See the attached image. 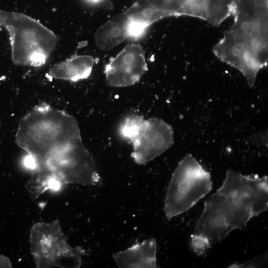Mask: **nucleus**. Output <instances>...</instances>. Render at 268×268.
Wrapping results in <instances>:
<instances>
[{
	"label": "nucleus",
	"mask_w": 268,
	"mask_h": 268,
	"mask_svg": "<svg viewBox=\"0 0 268 268\" xmlns=\"http://www.w3.org/2000/svg\"><path fill=\"white\" fill-rule=\"evenodd\" d=\"M267 255H262L242 264H233L231 268H255L266 265Z\"/></svg>",
	"instance_id": "a211bd4d"
},
{
	"label": "nucleus",
	"mask_w": 268,
	"mask_h": 268,
	"mask_svg": "<svg viewBox=\"0 0 268 268\" xmlns=\"http://www.w3.org/2000/svg\"><path fill=\"white\" fill-rule=\"evenodd\" d=\"M101 3L106 9H111L113 8L111 0H101Z\"/></svg>",
	"instance_id": "aec40b11"
},
{
	"label": "nucleus",
	"mask_w": 268,
	"mask_h": 268,
	"mask_svg": "<svg viewBox=\"0 0 268 268\" xmlns=\"http://www.w3.org/2000/svg\"><path fill=\"white\" fill-rule=\"evenodd\" d=\"M223 42L257 73L268 65V21L234 15Z\"/></svg>",
	"instance_id": "423d86ee"
},
{
	"label": "nucleus",
	"mask_w": 268,
	"mask_h": 268,
	"mask_svg": "<svg viewBox=\"0 0 268 268\" xmlns=\"http://www.w3.org/2000/svg\"><path fill=\"white\" fill-rule=\"evenodd\" d=\"M212 188L210 173L191 155L178 164L167 189L164 211L168 220L192 207Z\"/></svg>",
	"instance_id": "20e7f679"
},
{
	"label": "nucleus",
	"mask_w": 268,
	"mask_h": 268,
	"mask_svg": "<svg viewBox=\"0 0 268 268\" xmlns=\"http://www.w3.org/2000/svg\"><path fill=\"white\" fill-rule=\"evenodd\" d=\"M0 26L8 32L11 59L15 65L42 66L56 47L58 38L55 34L23 13L0 9Z\"/></svg>",
	"instance_id": "7ed1b4c3"
},
{
	"label": "nucleus",
	"mask_w": 268,
	"mask_h": 268,
	"mask_svg": "<svg viewBox=\"0 0 268 268\" xmlns=\"http://www.w3.org/2000/svg\"><path fill=\"white\" fill-rule=\"evenodd\" d=\"M42 164L52 169L65 185L94 186L101 181L94 160L82 143L56 154Z\"/></svg>",
	"instance_id": "0eeeda50"
},
{
	"label": "nucleus",
	"mask_w": 268,
	"mask_h": 268,
	"mask_svg": "<svg viewBox=\"0 0 268 268\" xmlns=\"http://www.w3.org/2000/svg\"><path fill=\"white\" fill-rule=\"evenodd\" d=\"M147 123V119L138 114H130L122 121L118 129V132L123 139L133 143L144 131Z\"/></svg>",
	"instance_id": "dca6fc26"
},
{
	"label": "nucleus",
	"mask_w": 268,
	"mask_h": 268,
	"mask_svg": "<svg viewBox=\"0 0 268 268\" xmlns=\"http://www.w3.org/2000/svg\"><path fill=\"white\" fill-rule=\"evenodd\" d=\"M15 141L37 165L82 143L76 119L45 103L35 107L20 120Z\"/></svg>",
	"instance_id": "f03ea898"
},
{
	"label": "nucleus",
	"mask_w": 268,
	"mask_h": 268,
	"mask_svg": "<svg viewBox=\"0 0 268 268\" xmlns=\"http://www.w3.org/2000/svg\"><path fill=\"white\" fill-rule=\"evenodd\" d=\"M30 251L37 268H79L85 251L70 246L58 220L40 222L30 232Z\"/></svg>",
	"instance_id": "39448f33"
},
{
	"label": "nucleus",
	"mask_w": 268,
	"mask_h": 268,
	"mask_svg": "<svg viewBox=\"0 0 268 268\" xmlns=\"http://www.w3.org/2000/svg\"><path fill=\"white\" fill-rule=\"evenodd\" d=\"M132 21L125 12L104 23L94 35L97 47L103 51L111 50L131 38Z\"/></svg>",
	"instance_id": "9b49d317"
},
{
	"label": "nucleus",
	"mask_w": 268,
	"mask_h": 268,
	"mask_svg": "<svg viewBox=\"0 0 268 268\" xmlns=\"http://www.w3.org/2000/svg\"><path fill=\"white\" fill-rule=\"evenodd\" d=\"M191 237L192 247L199 256L204 254L206 251L211 247L208 240L202 236L195 234Z\"/></svg>",
	"instance_id": "f3484780"
},
{
	"label": "nucleus",
	"mask_w": 268,
	"mask_h": 268,
	"mask_svg": "<svg viewBox=\"0 0 268 268\" xmlns=\"http://www.w3.org/2000/svg\"><path fill=\"white\" fill-rule=\"evenodd\" d=\"M157 243L150 238L136 243L124 251L114 253L113 258L120 268H158Z\"/></svg>",
	"instance_id": "f8f14e48"
},
{
	"label": "nucleus",
	"mask_w": 268,
	"mask_h": 268,
	"mask_svg": "<svg viewBox=\"0 0 268 268\" xmlns=\"http://www.w3.org/2000/svg\"><path fill=\"white\" fill-rule=\"evenodd\" d=\"M268 208L267 176H246L228 169L221 187L204 201L195 234L206 238L211 245L232 231L245 228L252 218Z\"/></svg>",
	"instance_id": "f257e3e1"
},
{
	"label": "nucleus",
	"mask_w": 268,
	"mask_h": 268,
	"mask_svg": "<svg viewBox=\"0 0 268 268\" xmlns=\"http://www.w3.org/2000/svg\"><path fill=\"white\" fill-rule=\"evenodd\" d=\"M124 12L132 21L146 28L171 16L188 15L205 19L204 0H137Z\"/></svg>",
	"instance_id": "6e6552de"
},
{
	"label": "nucleus",
	"mask_w": 268,
	"mask_h": 268,
	"mask_svg": "<svg viewBox=\"0 0 268 268\" xmlns=\"http://www.w3.org/2000/svg\"><path fill=\"white\" fill-rule=\"evenodd\" d=\"M205 19L213 26L219 25L233 14L234 0H204Z\"/></svg>",
	"instance_id": "2eb2a0df"
},
{
	"label": "nucleus",
	"mask_w": 268,
	"mask_h": 268,
	"mask_svg": "<svg viewBox=\"0 0 268 268\" xmlns=\"http://www.w3.org/2000/svg\"><path fill=\"white\" fill-rule=\"evenodd\" d=\"M0 267H11L9 259L3 256H0Z\"/></svg>",
	"instance_id": "6ab92c4d"
},
{
	"label": "nucleus",
	"mask_w": 268,
	"mask_h": 268,
	"mask_svg": "<svg viewBox=\"0 0 268 268\" xmlns=\"http://www.w3.org/2000/svg\"><path fill=\"white\" fill-rule=\"evenodd\" d=\"M173 143L172 127L161 119L150 118L143 133L133 143L131 156L137 164L144 165L164 153Z\"/></svg>",
	"instance_id": "9d476101"
},
{
	"label": "nucleus",
	"mask_w": 268,
	"mask_h": 268,
	"mask_svg": "<svg viewBox=\"0 0 268 268\" xmlns=\"http://www.w3.org/2000/svg\"><path fill=\"white\" fill-rule=\"evenodd\" d=\"M145 52L138 44L127 45L105 67L106 84L122 87L137 82L147 71Z\"/></svg>",
	"instance_id": "1a4fd4ad"
},
{
	"label": "nucleus",
	"mask_w": 268,
	"mask_h": 268,
	"mask_svg": "<svg viewBox=\"0 0 268 268\" xmlns=\"http://www.w3.org/2000/svg\"><path fill=\"white\" fill-rule=\"evenodd\" d=\"M65 184L57 174L45 164H38L32 170L30 179L26 185V189L31 198L36 200L45 191H58Z\"/></svg>",
	"instance_id": "4468645a"
},
{
	"label": "nucleus",
	"mask_w": 268,
	"mask_h": 268,
	"mask_svg": "<svg viewBox=\"0 0 268 268\" xmlns=\"http://www.w3.org/2000/svg\"><path fill=\"white\" fill-rule=\"evenodd\" d=\"M95 63L89 55H74L52 66L48 74L55 79L76 82L88 78Z\"/></svg>",
	"instance_id": "ddd939ff"
}]
</instances>
